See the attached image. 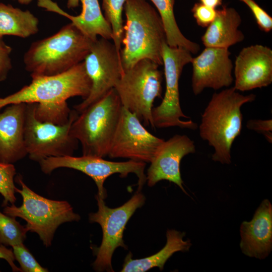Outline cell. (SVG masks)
<instances>
[{
    "label": "cell",
    "instance_id": "obj_1",
    "mask_svg": "<svg viewBox=\"0 0 272 272\" xmlns=\"http://www.w3.org/2000/svg\"><path fill=\"white\" fill-rule=\"evenodd\" d=\"M91 88L83 61L57 75L32 78L28 85L0 98V109L13 104L37 103V119L62 125L67 122L71 111L66 100L76 96L86 99Z\"/></svg>",
    "mask_w": 272,
    "mask_h": 272
},
{
    "label": "cell",
    "instance_id": "obj_2",
    "mask_svg": "<svg viewBox=\"0 0 272 272\" xmlns=\"http://www.w3.org/2000/svg\"><path fill=\"white\" fill-rule=\"evenodd\" d=\"M255 98L253 94L243 95L234 87L213 94L201 114L199 130L200 138L214 149L213 161L231 163V147L242 128L241 108Z\"/></svg>",
    "mask_w": 272,
    "mask_h": 272
},
{
    "label": "cell",
    "instance_id": "obj_3",
    "mask_svg": "<svg viewBox=\"0 0 272 272\" xmlns=\"http://www.w3.org/2000/svg\"><path fill=\"white\" fill-rule=\"evenodd\" d=\"M126 21L120 51L123 71L143 59L163 65L162 45L166 42L163 24L158 11L146 0H126Z\"/></svg>",
    "mask_w": 272,
    "mask_h": 272
},
{
    "label": "cell",
    "instance_id": "obj_4",
    "mask_svg": "<svg viewBox=\"0 0 272 272\" xmlns=\"http://www.w3.org/2000/svg\"><path fill=\"white\" fill-rule=\"evenodd\" d=\"M93 43L69 23L51 36L31 45L24 56L25 69L31 78L63 73L83 62Z\"/></svg>",
    "mask_w": 272,
    "mask_h": 272
},
{
    "label": "cell",
    "instance_id": "obj_5",
    "mask_svg": "<svg viewBox=\"0 0 272 272\" xmlns=\"http://www.w3.org/2000/svg\"><path fill=\"white\" fill-rule=\"evenodd\" d=\"M122 105L114 88L79 113L71 134L79 141L83 155L108 156L120 119Z\"/></svg>",
    "mask_w": 272,
    "mask_h": 272
},
{
    "label": "cell",
    "instance_id": "obj_6",
    "mask_svg": "<svg viewBox=\"0 0 272 272\" xmlns=\"http://www.w3.org/2000/svg\"><path fill=\"white\" fill-rule=\"evenodd\" d=\"M16 180L21 186V189L16 187L15 191L21 195L22 205H7L3 212L24 220L28 232L37 233L45 247L51 245L54 233L61 224L80 220L67 201L52 200L37 194L25 184L21 176H17Z\"/></svg>",
    "mask_w": 272,
    "mask_h": 272
},
{
    "label": "cell",
    "instance_id": "obj_7",
    "mask_svg": "<svg viewBox=\"0 0 272 272\" xmlns=\"http://www.w3.org/2000/svg\"><path fill=\"white\" fill-rule=\"evenodd\" d=\"M159 65L143 59L125 70L114 88L121 104L144 124L153 127L152 110L155 99L162 93V73Z\"/></svg>",
    "mask_w": 272,
    "mask_h": 272
},
{
    "label": "cell",
    "instance_id": "obj_8",
    "mask_svg": "<svg viewBox=\"0 0 272 272\" xmlns=\"http://www.w3.org/2000/svg\"><path fill=\"white\" fill-rule=\"evenodd\" d=\"M36 106L37 103L26 104L24 141L29 158L39 163L48 157L73 156L78 141L70 131L79 113L71 110L67 122L59 125L37 119Z\"/></svg>",
    "mask_w": 272,
    "mask_h": 272
},
{
    "label": "cell",
    "instance_id": "obj_9",
    "mask_svg": "<svg viewBox=\"0 0 272 272\" xmlns=\"http://www.w3.org/2000/svg\"><path fill=\"white\" fill-rule=\"evenodd\" d=\"M191 53L181 47H171L165 42L162 45V57L164 65L166 90L161 104L153 108L152 117L153 127L158 128L178 126L182 128L195 129L196 123L183 113L180 103L179 80L183 67L191 62Z\"/></svg>",
    "mask_w": 272,
    "mask_h": 272
},
{
    "label": "cell",
    "instance_id": "obj_10",
    "mask_svg": "<svg viewBox=\"0 0 272 272\" xmlns=\"http://www.w3.org/2000/svg\"><path fill=\"white\" fill-rule=\"evenodd\" d=\"M98 209L89 214V221L98 223L102 230V240L99 247L94 249L96 259L92 263L97 271H113L112 257L115 250L126 248L123 240L125 226L135 211L145 203V197L141 193L134 194L128 201L116 208L108 207L104 199L96 195Z\"/></svg>",
    "mask_w": 272,
    "mask_h": 272
},
{
    "label": "cell",
    "instance_id": "obj_11",
    "mask_svg": "<svg viewBox=\"0 0 272 272\" xmlns=\"http://www.w3.org/2000/svg\"><path fill=\"white\" fill-rule=\"evenodd\" d=\"M39 164L41 171L45 174H50L59 168L81 171L93 179L98 188V195L104 199L107 196L104 182L112 174L118 173L121 177H124L129 173H134L139 179V189L142 188L146 181V175L144 173L146 163L131 160L113 162L96 156H66L48 157L40 161Z\"/></svg>",
    "mask_w": 272,
    "mask_h": 272
},
{
    "label": "cell",
    "instance_id": "obj_12",
    "mask_svg": "<svg viewBox=\"0 0 272 272\" xmlns=\"http://www.w3.org/2000/svg\"><path fill=\"white\" fill-rule=\"evenodd\" d=\"M83 62L91 88L88 96L75 106L79 113L114 88L123 73L114 44L103 38L94 42Z\"/></svg>",
    "mask_w": 272,
    "mask_h": 272
},
{
    "label": "cell",
    "instance_id": "obj_13",
    "mask_svg": "<svg viewBox=\"0 0 272 272\" xmlns=\"http://www.w3.org/2000/svg\"><path fill=\"white\" fill-rule=\"evenodd\" d=\"M164 141L150 133L134 113L122 106L108 156L150 163Z\"/></svg>",
    "mask_w": 272,
    "mask_h": 272
},
{
    "label": "cell",
    "instance_id": "obj_14",
    "mask_svg": "<svg viewBox=\"0 0 272 272\" xmlns=\"http://www.w3.org/2000/svg\"><path fill=\"white\" fill-rule=\"evenodd\" d=\"M228 48L206 47L192 57V89L197 95L205 89L219 90L229 87L233 82V64Z\"/></svg>",
    "mask_w": 272,
    "mask_h": 272
},
{
    "label": "cell",
    "instance_id": "obj_15",
    "mask_svg": "<svg viewBox=\"0 0 272 272\" xmlns=\"http://www.w3.org/2000/svg\"><path fill=\"white\" fill-rule=\"evenodd\" d=\"M233 68L236 90L244 92L267 87L272 83V50L260 44L244 47Z\"/></svg>",
    "mask_w": 272,
    "mask_h": 272
},
{
    "label": "cell",
    "instance_id": "obj_16",
    "mask_svg": "<svg viewBox=\"0 0 272 272\" xmlns=\"http://www.w3.org/2000/svg\"><path fill=\"white\" fill-rule=\"evenodd\" d=\"M195 152L194 142L186 135L176 134L164 141L150 162L146 176L148 185L153 186L166 180L174 183L186 193L182 185L180 162L184 156Z\"/></svg>",
    "mask_w": 272,
    "mask_h": 272
},
{
    "label": "cell",
    "instance_id": "obj_17",
    "mask_svg": "<svg viewBox=\"0 0 272 272\" xmlns=\"http://www.w3.org/2000/svg\"><path fill=\"white\" fill-rule=\"evenodd\" d=\"M26 103L7 106L0 113V162L14 164L27 155L24 128Z\"/></svg>",
    "mask_w": 272,
    "mask_h": 272
},
{
    "label": "cell",
    "instance_id": "obj_18",
    "mask_svg": "<svg viewBox=\"0 0 272 272\" xmlns=\"http://www.w3.org/2000/svg\"><path fill=\"white\" fill-rule=\"evenodd\" d=\"M240 234L243 253L260 259L268 256L272 249V206L268 199L261 202L250 221L242 223Z\"/></svg>",
    "mask_w": 272,
    "mask_h": 272
},
{
    "label": "cell",
    "instance_id": "obj_19",
    "mask_svg": "<svg viewBox=\"0 0 272 272\" xmlns=\"http://www.w3.org/2000/svg\"><path fill=\"white\" fill-rule=\"evenodd\" d=\"M82 12L78 16L70 15L52 0H38V7L69 19L85 36L93 42L98 36L112 40V31L100 8L98 0H80Z\"/></svg>",
    "mask_w": 272,
    "mask_h": 272
},
{
    "label": "cell",
    "instance_id": "obj_20",
    "mask_svg": "<svg viewBox=\"0 0 272 272\" xmlns=\"http://www.w3.org/2000/svg\"><path fill=\"white\" fill-rule=\"evenodd\" d=\"M241 22V16L235 9L223 6L217 10L215 19L202 36L203 44L205 47L228 48L241 42L245 38L238 29Z\"/></svg>",
    "mask_w": 272,
    "mask_h": 272
},
{
    "label": "cell",
    "instance_id": "obj_21",
    "mask_svg": "<svg viewBox=\"0 0 272 272\" xmlns=\"http://www.w3.org/2000/svg\"><path fill=\"white\" fill-rule=\"evenodd\" d=\"M184 236V232L168 230L166 244L162 249L150 256L136 259L132 258V254L129 252L125 258L121 271L143 272L155 267L162 270L166 262L173 253L189 250L191 243L189 240H183Z\"/></svg>",
    "mask_w": 272,
    "mask_h": 272
},
{
    "label": "cell",
    "instance_id": "obj_22",
    "mask_svg": "<svg viewBox=\"0 0 272 272\" xmlns=\"http://www.w3.org/2000/svg\"><path fill=\"white\" fill-rule=\"evenodd\" d=\"M39 21L31 12L0 3V37L27 38L39 31Z\"/></svg>",
    "mask_w": 272,
    "mask_h": 272
},
{
    "label": "cell",
    "instance_id": "obj_23",
    "mask_svg": "<svg viewBox=\"0 0 272 272\" xmlns=\"http://www.w3.org/2000/svg\"><path fill=\"white\" fill-rule=\"evenodd\" d=\"M150 1L162 19L167 44L171 47H183L192 54H196L200 49L199 44L186 38L177 25L174 13L175 0Z\"/></svg>",
    "mask_w": 272,
    "mask_h": 272
},
{
    "label": "cell",
    "instance_id": "obj_24",
    "mask_svg": "<svg viewBox=\"0 0 272 272\" xmlns=\"http://www.w3.org/2000/svg\"><path fill=\"white\" fill-rule=\"evenodd\" d=\"M125 2L126 0H102V2L104 17L111 27L113 43L120 56L123 36L122 14Z\"/></svg>",
    "mask_w": 272,
    "mask_h": 272
},
{
    "label": "cell",
    "instance_id": "obj_25",
    "mask_svg": "<svg viewBox=\"0 0 272 272\" xmlns=\"http://www.w3.org/2000/svg\"><path fill=\"white\" fill-rule=\"evenodd\" d=\"M28 232L16 218L0 212V245L6 246L18 245L23 243Z\"/></svg>",
    "mask_w": 272,
    "mask_h": 272
},
{
    "label": "cell",
    "instance_id": "obj_26",
    "mask_svg": "<svg viewBox=\"0 0 272 272\" xmlns=\"http://www.w3.org/2000/svg\"><path fill=\"white\" fill-rule=\"evenodd\" d=\"M16 174L13 164L0 162V194L4 197L3 206L5 207L9 202L14 204L16 201V187L14 184Z\"/></svg>",
    "mask_w": 272,
    "mask_h": 272
},
{
    "label": "cell",
    "instance_id": "obj_27",
    "mask_svg": "<svg viewBox=\"0 0 272 272\" xmlns=\"http://www.w3.org/2000/svg\"><path fill=\"white\" fill-rule=\"evenodd\" d=\"M13 253L15 260L18 261L21 271L46 272L47 268L42 267L36 260L28 249L23 243L14 246Z\"/></svg>",
    "mask_w": 272,
    "mask_h": 272
},
{
    "label": "cell",
    "instance_id": "obj_28",
    "mask_svg": "<svg viewBox=\"0 0 272 272\" xmlns=\"http://www.w3.org/2000/svg\"><path fill=\"white\" fill-rule=\"evenodd\" d=\"M251 10L259 29L265 32L272 29V17L254 0H239Z\"/></svg>",
    "mask_w": 272,
    "mask_h": 272
},
{
    "label": "cell",
    "instance_id": "obj_29",
    "mask_svg": "<svg viewBox=\"0 0 272 272\" xmlns=\"http://www.w3.org/2000/svg\"><path fill=\"white\" fill-rule=\"evenodd\" d=\"M191 12L197 24L200 27L206 28L215 19L217 10L200 3H196L191 9Z\"/></svg>",
    "mask_w": 272,
    "mask_h": 272
},
{
    "label": "cell",
    "instance_id": "obj_30",
    "mask_svg": "<svg viewBox=\"0 0 272 272\" xmlns=\"http://www.w3.org/2000/svg\"><path fill=\"white\" fill-rule=\"evenodd\" d=\"M11 47L0 37V82L5 80L12 68Z\"/></svg>",
    "mask_w": 272,
    "mask_h": 272
},
{
    "label": "cell",
    "instance_id": "obj_31",
    "mask_svg": "<svg viewBox=\"0 0 272 272\" xmlns=\"http://www.w3.org/2000/svg\"><path fill=\"white\" fill-rule=\"evenodd\" d=\"M247 127L262 133L269 143L272 141V120L251 119L247 123Z\"/></svg>",
    "mask_w": 272,
    "mask_h": 272
},
{
    "label": "cell",
    "instance_id": "obj_32",
    "mask_svg": "<svg viewBox=\"0 0 272 272\" xmlns=\"http://www.w3.org/2000/svg\"><path fill=\"white\" fill-rule=\"evenodd\" d=\"M0 259L6 260L13 271H21L20 268L15 264V258L13 250L3 245H0Z\"/></svg>",
    "mask_w": 272,
    "mask_h": 272
},
{
    "label": "cell",
    "instance_id": "obj_33",
    "mask_svg": "<svg viewBox=\"0 0 272 272\" xmlns=\"http://www.w3.org/2000/svg\"><path fill=\"white\" fill-rule=\"evenodd\" d=\"M200 3L208 7L216 9L222 5V0H199Z\"/></svg>",
    "mask_w": 272,
    "mask_h": 272
},
{
    "label": "cell",
    "instance_id": "obj_34",
    "mask_svg": "<svg viewBox=\"0 0 272 272\" xmlns=\"http://www.w3.org/2000/svg\"><path fill=\"white\" fill-rule=\"evenodd\" d=\"M80 2V0H67L66 6L69 9L77 8Z\"/></svg>",
    "mask_w": 272,
    "mask_h": 272
},
{
    "label": "cell",
    "instance_id": "obj_35",
    "mask_svg": "<svg viewBox=\"0 0 272 272\" xmlns=\"http://www.w3.org/2000/svg\"><path fill=\"white\" fill-rule=\"evenodd\" d=\"M18 2L19 3L22 5H28L31 3L32 0H13Z\"/></svg>",
    "mask_w": 272,
    "mask_h": 272
}]
</instances>
